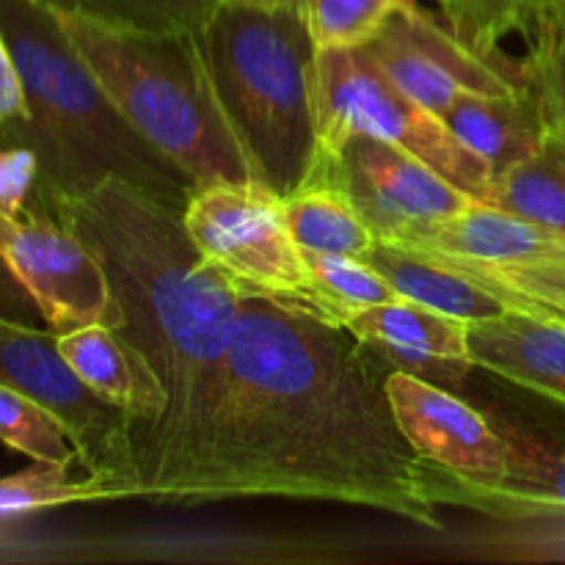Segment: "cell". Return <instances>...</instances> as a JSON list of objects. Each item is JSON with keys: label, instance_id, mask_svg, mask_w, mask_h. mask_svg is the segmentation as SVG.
<instances>
[{"label": "cell", "instance_id": "obj_1", "mask_svg": "<svg viewBox=\"0 0 565 565\" xmlns=\"http://www.w3.org/2000/svg\"><path fill=\"white\" fill-rule=\"evenodd\" d=\"M386 375L342 326L243 296L224 395L166 505L290 497L441 530L436 469L403 436Z\"/></svg>", "mask_w": 565, "mask_h": 565}, {"label": "cell", "instance_id": "obj_2", "mask_svg": "<svg viewBox=\"0 0 565 565\" xmlns=\"http://www.w3.org/2000/svg\"><path fill=\"white\" fill-rule=\"evenodd\" d=\"M36 202V199H31ZM105 265L121 334L149 359L166 412L136 439L138 500L166 502L204 445L226 386L243 292L193 246L180 204L121 177L36 202Z\"/></svg>", "mask_w": 565, "mask_h": 565}, {"label": "cell", "instance_id": "obj_3", "mask_svg": "<svg viewBox=\"0 0 565 565\" xmlns=\"http://www.w3.org/2000/svg\"><path fill=\"white\" fill-rule=\"evenodd\" d=\"M0 31L28 103V119L0 130V143L36 152V202L121 177L185 207L199 185L119 114L72 47L50 0H0Z\"/></svg>", "mask_w": 565, "mask_h": 565}, {"label": "cell", "instance_id": "obj_4", "mask_svg": "<svg viewBox=\"0 0 565 565\" xmlns=\"http://www.w3.org/2000/svg\"><path fill=\"white\" fill-rule=\"evenodd\" d=\"M199 44L254 180L281 199L301 191L320 152L312 108L318 47L301 0H221Z\"/></svg>", "mask_w": 565, "mask_h": 565}, {"label": "cell", "instance_id": "obj_5", "mask_svg": "<svg viewBox=\"0 0 565 565\" xmlns=\"http://www.w3.org/2000/svg\"><path fill=\"white\" fill-rule=\"evenodd\" d=\"M55 11L119 114L196 185L254 180L221 108L199 33L149 36Z\"/></svg>", "mask_w": 565, "mask_h": 565}, {"label": "cell", "instance_id": "obj_6", "mask_svg": "<svg viewBox=\"0 0 565 565\" xmlns=\"http://www.w3.org/2000/svg\"><path fill=\"white\" fill-rule=\"evenodd\" d=\"M312 108L318 154L337 152L351 132H370L423 158L478 202L489 193V166L469 152L439 116L392 86L364 47L318 50Z\"/></svg>", "mask_w": 565, "mask_h": 565}, {"label": "cell", "instance_id": "obj_7", "mask_svg": "<svg viewBox=\"0 0 565 565\" xmlns=\"http://www.w3.org/2000/svg\"><path fill=\"white\" fill-rule=\"evenodd\" d=\"M182 224L207 265L230 276L243 296L301 309L307 301V257L285 224V199L259 180L199 185Z\"/></svg>", "mask_w": 565, "mask_h": 565}, {"label": "cell", "instance_id": "obj_8", "mask_svg": "<svg viewBox=\"0 0 565 565\" xmlns=\"http://www.w3.org/2000/svg\"><path fill=\"white\" fill-rule=\"evenodd\" d=\"M0 384L33 397L64 425L83 472L108 480L119 500H138L132 419L83 384L53 331L0 315Z\"/></svg>", "mask_w": 565, "mask_h": 565}, {"label": "cell", "instance_id": "obj_9", "mask_svg": "<svg viewBox=\"0 0 565 565\" xmlns=\"http://www.w3.org/2000/svg\"><path fill=\"white\" fill-rule=\"evenodd\" d=\"M309 182L345 193L375 241L390 243L417 241L478 202L423 158L370 132H351L337 152L318 154Z\"/></svg>", "mask_w": 565, "mask_h": 565}, {"label": "cell", "instance_id": "obj_10", "mask_svg": "<svg viewBox=\"0 0 565 565\" xmlns=\"http://www.w3.org/2000/svg\"><path fill=\"white\" fill-rule=\"evenodd\" d=\"M0 257L55 337L94 323L110 329L125 323L97 254L36 202L17 218L0 215Z\"/></svg>", "mask_w": 565, "mask_h": 565}, {"label": "cell", "instance_id": "obj_11", "mask_svg": "<svg viewBox=\"0 0 565 565\" xmlns=\"http://www.w3.org/2000/svg\"><path fill=\"white\" fill-rule=\"evenodd\" d=\"M364 50L392 86L439 119L458 99L500 97L530 83L522 61L483 58L417 0H406Z\"/></svg>", "mask_w": 565, "mask_h": 565}, {"label": "cell", "instance_id": "obj_12", "mask_svg": "<svg viewBox=\"0 0 565 565\" xmlns=\"http://www.w3.org/2000/svg\"><path fill=\"white\" fill-rule=\"evenodd\" d=\"M384 386L403 436L423 461L480 489L505 483V439L472 401L406 373H390Z\"/></svg>", "mask_w": 565, "mask_h": 565}, {"label": "cell", "instance_id": "obj_13", "mask_svg": "<svg viewBox=\"0 0 565 565\" xmlns=\"http://www.w3.org/2000/svg\"><path fill=\"white\" fill-rule=\"evenodd\" d=\"M508 447V478L500 489H480L467 480L434 472L439 505H461L508 522L565 519V436L511 414L497 403L472 401Z\"/></svg>", "mask_w": 565, "mask_h": 565}, {"label": "cell", "instance_id": "obj_14", "mask_svg": "<svg viewBox=\"0 0 565 565\" xmlns=\"http://www.w3.org/2000/svg\"><path fill=\"white\" fill-rule=\"evenodd\" d=\"M467 345L475 367L565 406V326L508 309L472 320Z\"/></svg>", "mask_w": 565, "mask_h": 565}, {"label": "cell", "instance_id": "obj_15", "mask_svg": "<svg viewBox=\"0 0 565 565\" xmlns=\"http://www.w3.org/2000/svg\"><path fill=\"white\" fill-rule=\"evenodd\" d=\"M58 351L94 395L132 419V441L163 417V381L119 329L83 326L58 337Z\"/></svg>", "mask_w": 565, "mask_h": 565}, {"label": "cell", "instance_id": "obj_16", "mask_svg": "<svg viewBox=\"0 0 565 565\" xmlns=\"http://www.w3.org/2000/svg\"><path fill=\"white\" fill-rule=\"evenodd\" d=\"M397 246L434 257L469 259L480 265H522L565 259V235L516 218L486 202H472L463 213L441 221L412 243Z\"/></svg>", "mask_w": 565, "mask_h": 565}, {"label": "cell", "instance_id": "obj_17", "mask_svg": "<svg viewBox=\"0 0 565 565\" xmlns=\"http://www.w3.org/2000/svg\"><path fill=\"white\" fill-rule=\"evenodd\" d=\"M447 130L478 154L491 180L527 160L550 132L544 103L533 86L500 97H463L441 116Z\"/></svg>", "mask_w": 565, "mask_h": 565}, {"label": "cell", "instance_id": "obj_18", "mask_svg": "<svg viewBox=\"0 0 565 565\" xmlns=\"http://www.w3.org/2000/svg\"><path fill=\"white\" fill-rule=\"evenodd\" d=\"M362 259L373 265L403 298L436 309L441 315H450V318L472 323V320L497 318V315L508 312V307L494 292L463 276L461 270L436 263L406 246H397V243L375 241L367 257Z\"/></svg>", "mask_w": 565, "mask_h": 565}, {"label": "cell", "instance_id": "obj_19", "mask_svg": "<svg viewBox=\"0 0 565 565\" xmlns=\"http://www.w3.org/2000/svg\"><path fill=\"white\" fill-rule=\"evenodd\" d=\"M483 202L565 235V130L550 125L527 160L491 180Z\"/></svg>", "mask_w": 565, "mask_h": 565}, {"label": "cell", "instance_id": "obj_20", "mask_svg": "<svg viewBox=\"0 0 565 565\" xmlns=\"http://www.w3.org/2000/svg\"><path fill=\"white\" fill-rule=\"evenodd\" d=\"M285 224L303 254L367 257L375 235L351 199L323 182H309L285 199Z\"/></svg>", "mask_w": 565, "mask_h": 565}, {"label": "cell", "instance_id": "obj_21", "mask_svg": "<svg viewBox=\"0 0 565 565\" xmlns=\"http://www.w3.org/2000/svg\"><path fill=\"white\" fill-rule=\"evenodd\" d=\"M345 329L359 342H384V345L414 348L439 356L469 359L467 320L441 315L408 298L364 309L348 320Z\"/></svg>", "mask_w": 565, "mask_h": 565}, {"label": "cell", "instance_id": "obj_22", "mask_svg": "<svg viewBox=\"0 0 565 565\" xmlns=\"http://www.w3.org/2000/svg\"><path fill=\"white\" fill-rule=\"evenodd\" d=\"M303 257H307L309 285L301 312L312 315L323 323L345 329L353 315L403 298L364 259L326 257V254H303Z\"/></svg>", "mask_w": 565, "mask_h": 565}, {"label": "cell", "instance_id": "obj_23", "mask_svg": "<svg viewBox=\"0 0 565 565\" xmlns=\"http://www.w3.org/2000/svg\"><path fill=\"white\" fill-rule=\"evenodd\" d=\"M119 500L108 480L88 475L72 478V467L33 461L31 467L0 478V524L20 522L36 513L66 505Z\"/></svg>", "mask_w": 565, "mask_h": 565}, {"label": "cell", "instance_id": "obj_24", "mask_svg": "<svg viewBox=\"0 0 565 565\" xmlns=\"http://www.w3.org/2000/svg\"><path fill=\"white\" fill-rule=\"evenodd\" d=\"M50 3L116 31L180 36V33L202 31L221 0H50Z\"/></svg>", "mask_w": 565, "mask_h": 565}, {"label": "cell", "instance_id": "obj_25", "mask_svg": "<svg viewBox=\"0 0 565 565\" xmlns=\"http://www.w3.org/2000/svg\"><path fill=\"white\" fill-rule=\"evenodd\" d=\"M425 257L461 270L463 276L494 292L508 309L541 315L565 326V276L550 259L522 265H480L469 259L434 257V254H425Z\"/></svg>", "mask_w": 565, "mask_h": 565}, {"label": "cell", "instance_id": "obj_26", "mask_svg": "<svg viewBox=\"0 0 565 565\" xmlns=\"http://www.w3.org/2000/svg\"><path fill=\"white\" fill-rule=\"evenodd\" d=\"M0 441L31 461L58 467L77 463V450L64 425L33 397L6 384H0Z\"/></svg>", "mask_w": 565, "mask_h": 565}, {"label": "cell", "instance_id": "obj_27", "mask_svg": "<svg viewBox=\"0 0 565 565\" xmlns=\"http://www.w3.org/2000/svg\"><path fill=\"white\" fill-rule=\"evenodd\" d=\"M550 3L552 0H467L458 14L447 20V28L478 55L508 64L502 58V42L513 33L533 36Z\"/></svg>", "mask_w": 565, "mask_h": 565}, {"label": "cell", "instance_id": "obj_28", "mask_svg": "<svg viewBox=\"0 0 565 565\" xmlns=\"http://www.w3.org/2000/svg\"><path fill=\"white\" fill-rule=\"evenodd\" d=\"M318 50L364 47L406 0H301Z\"/></svg>", "mask_w": 565, "mask_h": 565}, {"label": "cell", "instance_id": "obj_29", "mask_svg": "<svg viewBox=\"0 0 565 565\" xmlns=\"http://www.w3.org/2000/svg\"><path fill=\"white\" fill-rule=\"evenodd\" d=\"M370 351V356L386 370V373H406L428 384L445 386V390L463 395L469 384V375L475 373L472 359H452L439 356V353L414 351V348L384 345V342H362Z\"/></svg>", "mask_w": 565, "mask_h": 565}, {"label": "cell", "instance_id": "obj_30", "mask_svg": "<svg viewBox=\"0 0 565 565\" xmlns=\"http://www.w3.org/2000/svg\"><path fill=\"white\" fill-rule=\"evenodd\" d=\"M527 44L524 75L539 92L550 125L565 130V33H546Z\"/></svg>", "mask_w": 565, "mask_h": 565}, {"label": "cell", "instance_id": "obj_31", "mask_svg": "<svg viewBox=\"0 0 565 565\" xmlns=\"http://www.w3.org/2000/svg\"><path fill=\"white\" fill-rule=\"evenodd\" d=\"M39 182V158L20 143H0V215L17 218L31 204Z\"/></svg>", "mask_w": 565, "mask_h": 565}, {"label": "cell", "instance_id": "obj_32", "mask_svg": "<svg viewBox=\"0 0 565 565\" xmlns=\"http://www.w3.org/2000/svg\"><path fill=\"white\" fill-rule=\"evenodd\" d=\"M28 119L25 92H22L20 72H17L14 55H11L9 42L0 31V130L22 125Z\"/></svg>", "mask_w": 565, "mask_h": 565}, {"label": "cell", "instance_id": "obj_33", "mask_svg": "<svg viewBox=\"0 0 565 565\" xmlns=\"http://www.w3.org/2000/svg\"><path fill=\"white\" fill-rule=\"evenodd\" d=\"M0 315L11 320H20V323H28V326L42 320L33 298L28 296L25 287L14 279V274H11L3 257H0Z\"/></svg>", "mask_w": 565, "mask_h": 565}, {"label": "cell", "instance_id": "obj_34", "mask_svg": "<svg viewBox=\"0 0 565 565\" xmlns=\"http://www.w3.org/2000/svg\"><path fill=\"white\" fill-rule=\"evenodd\" d=\"M546 33H565V0H552L544 20L539 22V28H535L533 36H530L527 42H533V39L539 36H546Z\"/></svg>", "mask_w": 565, "mask_h": 565}, {"label": "cell", "instance_id": "obj_35", "mask_svg": "<svg viewBox=\"0 0 565 565\" xmlns=\"http://www.w3.org/2000/svg\"><path fill=\"white\" fill-rule=\"evenodd\" d=\"M436 3H439L441 11H445V20H450V17L458 14V9H461L467 0H436Z\"/></svg>", "mask_w": 565, "mask_h": 565}, {"label": "cell", "instance_id": "obj_36", "mask_svg": "<svg viewBox=\"0 0 565 565\" xmlns=\"http://www.w3.org/2000/svg\"><path fill=\"white\" fill-rule=\"evenodd\" d=\"M550 263H552V265H555V268H557V270H561V274L565 276V259H550Z\"/></svg>", "mask_w": 565, "mask_h": 565}]
</instances>
